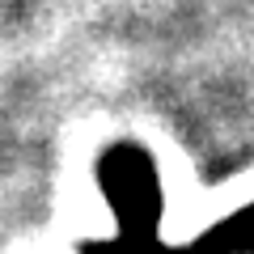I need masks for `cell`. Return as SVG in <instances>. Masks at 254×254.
<instances>
[{
    "instance_id": "1",
    "label": "cell",
    "mask_w": 254,
    "mask_h": 254,
    "mask_svg": "<svg viewBox=\"0 0 254 254\" xmlns=\"http://www.w3.org/2000/svg\"><path fill=\"white\" fill-rule=\"evenodd\" d=\"M98 190L119 237H161L165 190L157 157L140 140H115L98 157Z\"/></svg>"
},
{
    "instance_id": "2",
    "label": "cell",
    "mask_w": 254,
    "mask_h": 254,
    "mask_svg": "<svg viewBox=\"0 0 254 254\" xmlns=\"http://www.w3.org/2000/svg\"><path fill=\"white\" fill-rule=\"evenodd\" d=\"M187 254H254V199L195 233L187 242Z\"/></svg>"
},
{
    "instance_id": "3",
    "label": "cell",
    "mask_w": 254,
    "mask_h": 254,
    "mask_svg": "<svg viewBox=\"0 0 254 254\" xmlns=\"http://www.w3.org/2000/svg\"><path fill=\"white\" fill-rule=\"evenodd\" d=\"M81 254H187V246H170L165 237H93L81 242Z\"/></svg>"
}]
</instances>
